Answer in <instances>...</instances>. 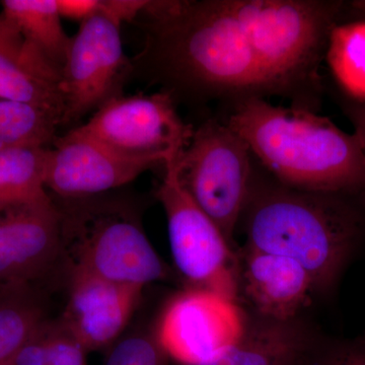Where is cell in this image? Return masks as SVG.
Wrapping results in <instances>:
<instances>
[{
  "instance_id": "23",
  "label": "cell",
  "mask_w": 365,
  "mask_h": 365,
  "mask_svg": "<svg viewBox=\"0 0 365 365\" xmlns=\"http://www.w3.org/2000/svg\"><path fill=\"white\" fill-rule=\"evenodd\" d=\"M299 365H365V341L337 343L321 348L312 345Z\"/></svg>"
},
{
  "instance_id": "4",
  "label": "cell",
  "mask_w": 365,
  "mask_h": 365,
  "mask_svg": "<svg viewBox=\"0 0 365 365\" xmlns=\"http://www.w3.org/2000/svg\"><path fill=\"white\" fill-rule=\"evenodd\" d=\"M60 209L61 251L71 271L144 287L169 274L135 215L126 206L91 197Z\"/></svg>"
},
{
  "instance_id": "26",
  "label": "cell",
  "mask_w": 365,
  "mask_h": 365,
  "mask_svg": "<svg viewBox=\"0 0 365 365\" xmlns=\"http://www.w3.org/2000/svg\"><path fill=\"white\" fill-rule=\"evenodd\" d=\"M61 19L78 21L79 25L100 11V0H57Z\"/></svg>"
},
{
  "instance_id": "17",
  "label": "cell",
  "mask_w": 365,
  "mask_h": 365,
  "mask_svg": "<svg viewBox=\"0 0 365 365\" xmlns=\"http://www.w3.org/2000/svg\"><path fill=\"white\" fill-rule=\"evenodd\" d=\"M325 59L345 98L365 104V20L336 26L329 36Z\"/></svg>"
},
{
  "instance_id": "1",
  "label": "cell",
  "mask_w": 365,
  "mask_h": 365,
  "mask_svg": "<svg viewBox=\"0 0 365 365\" xmlns=\"http://www.w3.org/2000/svg\"><path fill=\"white\" fill-rule=\"evenodd\" d=\"M148 55L178 85L237 101L318 91L331 31L350 2L150 1Z\"/></svg>"
},
{
  "instance_id": "28",
  "label": "cell",
  "mask_w": 365,
  "mask_h": 365,
  "mask_svg": "<svg viewBox=\"0 0 365 365\" xmlns=\"http://www.w3.org/2000/svg\"><path fill=\"white\" fill-rule=\"evenodd\" d=\"M300 360H302V359H300ZM300 360H299V362H300ZM299 364H297V365H299Z\"/></svg>"
},
{
  "instance_id": "9",
  "label": "cell",
  "mask_w": 365,
  "mask_h": 365,
  "mask_svg": "<svg viewBox=\"0 0 365 365\" xmlns=\"http://www.w3.org/2000/svg\"><path fill=\"white\" fill-rule=\"evenodd\" d=\"M247 323L235 300L187 288L163 309L155 335L168 356L200 365L239 339Z\"/></svg>"
},
{
  "instance_id": "15",
  "label": "cell",
  "mask_w": 365,
  "mask_h": 365,
  "mask_svg": "<svg viewBox=\"0 0 365 365\" xmlns=\"http://www.w3.org/2000/svg\"><path fill=\"white\" fill-rule=\"evenodd\" d=\"M1 16L20 32L26 51L61 78L71 37L61 23L57 0H4Z\"/></svg>"
},
{
  "instance_id": "14",
  "label": "cell",
  "mask_w": 365,
  "mask_h": 365,
  "mask_svg": "<svg viewBox=\"0 0 365 365\" xmlns=\"http://www.w3.org/2000/svg\"><path fill=\"white\" fill-rule=\"evenodd\" d=\"M292 322H248L239 339L200 365H297L313 344Z\"/></svg>"
},
{
  "instance_id": "18",
  "label": "cell",
  "mask_w": 365,
  "mask_h": 365,
  "mask_svg": "<svg viewBox=\"0 0 365 365\" xmlns=\"http://www.w3.org/2000/svg\"><path fill=\"white\" fill-rule=\"evenodd\" d=\"M62 124L58 113L25 103L0 101V151L48 148Z\"/></svg>"
},
{
  "instance_id": "22",
  "label": "cell",
  "mask_w": 365,
  "mask_h": 365,
  "mask_svg": "<svg viewBox=\"0 0 365 365\" xmlns=\"http://www.w3.org/2000/svg\"><path fill=\"white\" fill-rule=\"evenodd\" d=\"M43 351L39 365H86V350L60 324L42 327Z\"/></svg>"
},
{
  "instance_id": "25",
  "label": "cell",
  "mask_w": 365,
  "mask_h": 365,
  "mask_svg": "<svg viewBox=\"0 0 365 365\" xmlns=\"http://www.w3.org/2000/svg\"><path fill=\"white\" fill-rule=\"evenodd\" d=\"M148 2L144 0H100V11L120 26L135 20L136 16L143 14Z\"/></svg>"
},
{
  "instance_id": "7",
  "label": "cell",
  "mask_w": 365,
  "mask_h": 365,
  "mask_svg": "<svg viewBox=\"0 0 365 365\" xmlns=\"http://www.w3.org/2000/svg\"><path fill=\"white\" fill-rule=\"evenodd\" d=\"M74 129L122 155L155 160L163 168L177 162L195 130L165 91L117 96Z\"/></svg>"
},
{
  "instance_id": "8",
  "label": "cell",
  "mask_w": 365,
  "mask_h": 365,
  "mask_svg": "<svg viewBox=\"0 0 365 365\" xmlns=\"http://www.w3.org/2000/svg\"><path fill=\"white\" fill-rule=\"evenodd\" d=\"M128 68L119 24L101 14L81 23L71 37L60 79L62 124L78 121L120 96L118 91Z\"/></svg>"
},
{
  "instance_id": "3",
  "label": "cell",
  "mask_w": 365,
  "mask_h": 365,
  "mask_svg": "<svg viewBox=\"0 0 365 365\" xmlns=\"http://www.w3.org/2000/svg\"><path fill=\"white\" fill-rule=\"evenodd\" d=\"M347 196L309 193L279 182L251 190L247 247L297 261L317 292L329 289L364 232V216Z\"/></svg>"
},
{
  "instance_id": "21",
  "label": "cell",
  "mask_w": 365,
  "mask_h": 365,
  "mask_svg": "<svg viewBox=\"0 0 365 365\" xmlns=\"http://www.w3.org/2000/svg\"><path fill=\"white\" fill-rule=\"evenodd\" d=\"M167 356L155 335L138 333L117 342L104 365H168Z\"/></svg>"
},
{
  "instance_id": "16",
  "label": "cell",
  "mask_w": 365,
  "mask_h": 365,
  "mask_svg": "<svg viewBox=\"0 0 365 365\" xmlns=\"http://www.w3.org/2000/svg\"><path fill=\"white\" fill-rule=\"evenodd\" d=\"M48 148L0 151V211L50 198L44 180Z\"/></svg>"
},
{
  "instance_id": "10",
  "label": "cell",
  "mask_w": 365,
  "mask_h": 365,
  "mask_svg": "<svg viewBox=\"0 0 365 365\" xmlns=\"http://www.w3.org/2000/svg\"><path fill=\"white\" fill-rule=\"evenodd\" d=\"M157 165L155 160L122 155L73 128L47 150L45 187L62 198L93 197L124 186Z\"/></svg>"
},
{
  "instance_id": "24",
  "label": "cell",
  "mask_w": 365,
  "mask_h": 365,
  "mask_svg": "<svg viewBox=\"0 0 365 365\" xmlns=\"http://www.w3.org/2000/svg\"><path fill=\"white\" fill-rule=\"evenodd\" d=\"M0 53L25 64L26 66L39 72L46 78H51L26 51L25 42L18 29L1 14H0Z\"/></svg>"
},
{
  "instance_id": "6",
  "label": "cell",
  "mask_w": 365,
  "mask_h": 365,
  "mask_svg": "<svg viewBox=\"0 0 365 365\" xmlns=\"http://www.w3.org/2000/svg\"><path fill=\"white\" fill-rule=\"evenodd\" d=\"M157 196L167 217L173 260L188 288L237 302L239 255L220 227L192 200L170 165L165 167Z\"/></svg>"
},
{
  "instance_id": "5",
  "label": "cell",
  "mask_w": 365,
  "mask_h": 365,
  "mask_svg": "<svg viewBox=\"0 0 365 365\" xmlns=\"http://www.w3.org/2000/svg\"><path fill=\"white\" fill-rule=\"evenodd\" d=\"M252 157L248 144L227 124L208 120L194 130L177 162L169 165L192 200L232 247L251 194Z\"/></svg>"
},
{
  "instance_id": "11",
  "label": "cell",
  "mask_w": 365,
  "mask_h": 365,
  "mask_svg": "<svg viewBox=\"0 0 365 365\" xmlns=\"http://www.w3.org/2000/svg\"><path fill=\"white\" fill-rule=\"evenodd\" d=\"M61 253V215L51 198L0 211V290L26 287Z\"/></svg>"
},
{
  "instance_id": "2",
  "label": "cell",
  "mask_w": 365,
  "mask_h": 365,
  "mask_svg": "<svg viewBox=\"0 0 365 365\" xmlns=\"http://www.w3.org/2000/svg\"><path fill=\"white\" fill-rule=\"evenodd\" d=\"M227 124L283 186L309 193H365L361 144L328 118L306 107L249 98L237 101Z\"/></svg>"
},
{
  "instance_id": "19",
  "label": "cell",
  "mask_w": 365,
  "mask_h": 365,
  "mask_svg": "<svg viewBox=\"0 0 365 365\" xmlns=\"http://www.w3.org/2000/svg\"><path fill=\"white\" fill-rule=\"evenodd\" d=\"M24 287L0 290V365H11L21 348L45 323Z\"/></svg>"
},
{
  "instance_id": "20",
  "label": "cell",
  "mask_w": 365,
  "mask_h": 365,
  "mask_svg": "<svg viewBox=\"0 0 365 365\" xmlns=\"http://www.w3.org/2000/svg\"><path fill=\"white\" fill-rule=\"evenodd\" d=\"M0 101L47 108L63 118L60 83L0 53Z\"/></svg>"
},
{
  "instance_id": "27",
  "label": "cell",
  "mask_w": 365,
  "mask_h": 365,
  "mask_svg": "<svg viewBox=\"0 0 365 365\" xmlns=\"http://www.w3.org/2000/svg\"><path fill=\"white\" fill-rule=\"evenodd\" d=\"M343 110L346 116L351 121L354 134L359 138L365 155V104L352 102L344 98Z\"/></svg>"
},
{
  "instance_id": "13",
  "label": "cell",
  "mask_w": 365,
  "mask_h": 365,
  "mask_svg": "<svg viewBox=\"0 0 365 365\" xmlns=\"http://www.w3.org/2000/svg\"><path fill=\"white\" fill-rule=\"evenodd\" d=\"M239 259L240 292L262 319L292 321L317 292L306 269L287 257L246 246Z\"/></svg>"
},
{
  "instance_id": "12",
  "label": "cell",
  "mask_w": 365,
  "mask_h": 365,
  "mask_svg": "<svg viewBox=\"0 0 365 365\" xmlns=\"http://www.w3.org/2000/svg\"><path fill=\"white\" fill-rule=\"evenodd\" d=\"M60 324L88 351L112 345L128 324L144 287L71 271Z\"/></svg>"
}]
</instances>
